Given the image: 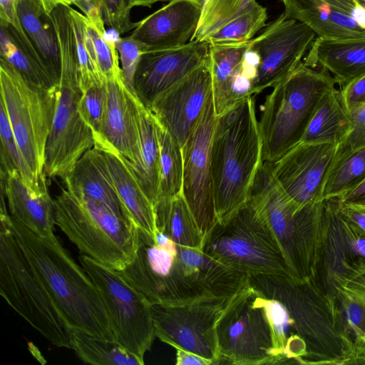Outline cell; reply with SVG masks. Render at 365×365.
<instances>
[{"instance_id":"1f68e13d","label":"cell","mask_w":365,"mask_h":365,"mask_svg":"<svg viewBox=\"0 0 365 365\" xmlns=\"http://www.w3.org/2000/svg\"><path fill=\"white\" fill-rule=\"evenodd\" d=\"M157 230L176 244L202 250L204 235L182 193L154 205Z\"/></svg>"},{"instance_id":"7a4b0ae2","label":"cell","mask_w":365,"mask_h":365,"mask_svg":"<svg viewBox=\"0 0 365 365\" xmlns=\"http://www.w3.org/2000/svg\"><path fill=\"white\" fill-rule=\"evenodd\" d=\"M118 272L151 304L162 305L230 297L248 284L250 276L158 230L153 236L140 230L133 260Z\"/></svg>"},{"instance_id":"83f0119b","label":"cell","mask_w":365,"mask_h":365,"mask_svg":"<svg viewBox=\"0 0 365 365\" xmlns=\"http://www.w3.org/2000/svg\"><path fill=\"white\" fill-rule=\"evenodd\" d=\"M110 171L118 196L139 230L155 235V207L139 185L125 158L108 148H100Z\"/></svg>"},{"instance_id":"bcb514c9","label":"cell","mask_w":365,"mask_h":365,"mask_svg":"<svg viewBox=\"0 0 365 365\" xmlns=\"http://www.w3.org/2000/svg\"><path fill=\"white\" fill-rule=\"evenodd\" d=\"M339 91L342 102L349 113L365 104V74L342 86Z\"/></svg>"},{"instance_id":"4fadbf2b","label":"cell","mask_w":365,"mask_h":365,"mask_svg":"<svg viewBox=\"0 0 365 365\" xmlns=\"http://www.w3.org/2000/svg\"><path fill=\"white\" fill-rule=\"evenodd\" d=\"M365 275V231L341 212L336 198L323 200L314 282L329 297Z\"/></svg>"},{"instance_id":"8d00e7d4","label":"cell","mask_w":365,"mask_h":365,"mask_svg":"<svg viewBox=\"0 0 365 365\" xmlns=\"http://www.w3.org/2000/svg\"><path fill=\"white\" fill-rule=\"evenodd\" d=\"M334 298L344 331L354 343L365 334V275L345 284Z\"/></svg>"},{"instance_id":"5bb4252c","label":"cell","mask_w":365,"mask_h":365,"mask_svg":"<svg viewBox=\"0 0 365 365\" xmlns=\"http://www.w3.org/2000/svg\"><path fill=\"white\" fill-rule=\"evenodd\" d=\"M233 296L205 297L177 305L152 304L155 336L175 349L217 364V323Z\"/></svg>"},{"instance_id":"52a82bcc","label":"cell","mask_w":365,"mask_h":365,"mask_svg":"<svg viewBox=\"0 0 365 365\" xmlns=\"http://www.w3.org/2000/svg\"><path fill=\"white\" fill-rule=\"evenodd\" d=\"M336 84L326 69L301 62L272 87L259 120L262 161L274 163L302 141L319 103Z\"/></svg>"},{"instance_id":"7c38bea8","label":"cell","mask_w":365,"mask_h":365,"mask_svg":"<svg viewBox=\"0 0 365 365\" xmlns=\"http://www.w3.org/2000/svg\"><path fill=\"white\" fill-rule=\"evenodd\" d=\"M79 261L103 297L115 341L144 360L156 337L152 304L118 270L86 255Z\"/></svg>"},{"instance_id":"7bdbcfd3","label":"cell","mask_w":365,"mask_h":365,"mask_svg":"<svg viewBox=\"0 0 365 365\" xmlns=\"http://www.w3.org/2000/svg\"><path fill=\"white\" fill-rule=\"evenodd\" d=\"M106 102L104 85L93 86L82 93L78 102V110L85 123L93 131L94 139L101 133Z\"/></svg>"},{"instance_id":"ac0fdd59","label":"cell","mask_w":365,"mask_h":365,"mask_svg":"<svg viewBox=\"0 0 365 365\" xmlns=\"http://www.w3.org/2000/svg\"><path fill=\"white\" fill-rule=\"evenodd\" d=\"M339 147L330 143L300 142L271 163L272 175L284 194L297 205L320 202Z\"/></svg>"},{"instance_id":"44dd1931","label":"cell","mask_w":365,"mask_h":365,"mask_svg":"<svg viewBox=\"0 0 365 365\" xmlns=\"http://www.w3.org/2000/svg\"><path fill=\"white\" fill-rule=\"evenodd\" d=\"M201 12V0H170L135 22L130 35L144 47V51L178 48L190 41Z\"/></svg>"},{"instance_id":"3957f363","label":"cell","mask_w":365,"mask_h":365,"mask_svg":"<svg viewBox=\"0 0 365 365\" xmlns=\"http://www.w3.org/2000/svg\"><path fill=\"white\" fill-rule=\"evenodd\" d=\"M4 217L25 257L72 330L115 341L103 297L83 267L56 236H41L14 220L5 205Z\"/></svg>"},{"instance_id":"5b68a950","label":"cell","mask_w":365,"mask_h":365,"mask_svg":"<svg viewBox=\"0 0 365 365\" xmlns=\"http://www.w3.org/2000/svg\"><path fill=\"white\" fill-rule=\"evenodd\" d=\"M53 204L56 225L83 255L118 271L133 260L139 228L130 216L66 187Z\"/></svg>"},{"instance_id":"2e32d148","label":"cell","mask_w":365,"mask_h":365,"mask_svg":"<svg viewBox=\"0 0 365 365\" xmlns=\"http://www.w3.org/2000/svg\"><path fill=\"white\" fill-rule=\"evenodd\" d=\"M216 117L212 93L200 120L182 148V195L204 237L218 222L210 157Z\"/></svg>"},{"instance_id":"ee69618b","label":"cell","mask_w":365,"mask_h":365,"mask_svg":"<svg viewBox=\"0 0 365 365\" xmlns=\"http://www.w3.org/2000/svg\"><path fill=\"white\" fill-rule=\"evenodd\" d=\"M123 79L128 89L135 93V73L144 51V47L130 35L119 37L116 41Z\"/></svg>"},{"instance_id":"4dcf8cb0","label":"cell","mask_w":365,"mask_h":365,"mask_svg":"<svg viewBox=\"0 0 365 365\" xmlns=\"http://www.w3.org/2000/svg\"><path fill=\"white\" fill-rule=\"evenodd\" d=\"M352 129L350 113L336 87L327 92L314 113L301 142L330 143L341 146Z\"/></svg>"},{"instance_id":"ab89813d","label":"cell","mask_w":365,"mask_h":365,"mask_svg":"<svg viewBox=\"0 0 365 365\" xmlns=\"http://www.w3.org/2000/svg\"><path fill=\"white\" fill-rule=\"evenodd\" d=\"M69 9L76 41L78 85L83 93L93 86H102L105 82L91 48L86 30V16L71 6Z\"/></svg>"},{"instance_id":"9a60e30c","label":"cell","mask_w":365,"mask_h":365,"mask_svg":"<svg viewBox=\"0 0 365 365\" xmlns=\"http://www.w3.org/2000/svg\"><path fill=\"white\" fill-rule=\"evenodd\" d=\"M81 95L77 71L61 69L45 153L44 173L50 178H63L95 145L93 131L78 110Z\"/></svg>"},{"instance_id":"9c48e42d","label":"cell","mask_w":365,"mask_h":365,"mask_svg":"<svg viewBox=\"0 0 365 365\" xmlns=\"http://www.w3.org/2000/svg\"><path fill=\"white\" fill-rule=\"evenodd\" d=\"M0 293L9 305L53 345L72 349L71 331L0 217Z\"/></svg>"},{"instance_id":"c3c4849f","label":"cell","mask_w":365,"mask_h":365,"mask_svg":"<svg viewBox=\"0 0 365 365\" xmlns=\"http://www.w3.org/2000/svg\"><path fill=\"white\" fill-rule=\"evenodd\" d=\"M339 208L341 214L347 220H349L351 222L359 227L362 230L365 231L364 205L354 203L339 202Z\"/></svg>"},{"instance_id":"f6af8a7d","label":"cell","mask_w":365,"mask_h":365,"mask_svg":"<svg viewBox=\"0 0 365 365\" xmlns=\"http://www.w3.org/2000/svg\"><path fill=\"white\" fill-rule=\"evenodd\" d=\"M101 10L105 25L115 30L119 35L134 29L135 23L130 18V11L125 0H100Z\"/></svg>"},{"instance_id":"b9f144b4","label":"cell","mask_w":365,"mask_h":365,"mask_svg":"<svg viewBox=\"0 0 365 365\" xmlns=\"http://www.w3.org/2000/svg\"><path fill=\"white\" fill-rule=\"evenodd\" d=\"M202 12L192 41H205L207 36L241 11L254 0H201Z\"/></svg>"},{"instance_id":"f5cc1de1","label":"cell","mask_w":365,"mask_h":365,"mask_svg":"<svg viewBox=\"0 0 365 365\" xmlns=\"http://www.w3.org/2000/svg\"><path fill=\"white\" fill-rule=\"evenodd\" d=\"M48 15L58 5H73L72 0H36Z\"/></svg>"},{"instance_id":"ffe728a7","label":"cell","mask_w":365,"mask_h":365,"mask_svg":"<svg viewBox=\"0 0 365 365\" xmlns=\"http://www.w3.org/2000/svg\"><path fill=\"white\" fill-rule=\"evenodd\" d=\"M212 93L209 61L168 91L148 108L157 122L182 148Z\"/></svg>"},{"instance_id":"60d3db41","label":"cell","mask_w":365,"mask_h":365,"mask_svg":"<svg viewBox=\"0 0 365 365\" xmlns=\"http://www.w3.org/2000/svg\"><path fill=\"white\" fill-rule=\"evenodd\" d=\"M0 36V58L35 85L51 88L58 84L19 46L8 30L2 26Z\"/></svg>"},{"instance_id":"f1b7e54d","label":"cell","mask_w":365,"mask_h":365,"mask_svg":"<svg viewBox=\"0 0 365 365\" xmlns=\"http://www.w3.org/2000/svg\"><path fill=\"white\" fill-rule=\"evenodd\" d=\"M138 153L132 164L125 158L143 190L155 205L158 199L160 180V146L157 122L152 112L140 101L138 103Z\"/></svg>"},{"instance_id":"cb8c5ba5","label":"cell","mask_w":365,"mask_h":365,"mask_svg":"<svg viewBox=\"0 0 365 365\" xmlns=\"http://www.w3.org/2000/svg\"><path fill=\"white\" fill-rule=\"evenodd\" d=\"M249 41L210 44V62L216 115L253 95V83L242 72L244 56Z\"/></svg>"},{"instance_id":"ba28073f","label":"cell","mask_w":365,"mask_h":365,"mask_svg":"<svg viewBox=\"0 0 365 365\" xmlns=\"http://www.w3.org/2000/svg\"><path fill=\"white\" fill-rule=\"evenodd\" d=\"M202 251L249 275L292 277L272 230L249 200L227 220L216 223L205 235Z\"/></svg>"},{"instance_id":"74e56055","label":"cell","mask_w":365,"mask_h":365,"mask_svg":"<svg viewBox=\"0 0 365 365\" xmlns=\"http://www.w3.org/2000/svg\"><path fill=\"white\" fill-rule=\"evenodd\" d=\"M0 172L4 174L17 170L29 188L39 191L46 185V177L38 180L26 164L14 135L4 103L0 101Z\"/></svg>"},{"instance_id":"d6a6232c","label":"cell","mask_w":365,"mask_h":365,"mask_svg":"<svg viewBox=\"0 0 365 365\" xmlns=\"http://www.w3.org/2000/svg\"><path fill=\"white\" fill-rule=\"evenodd\" d=\"M71 345L78 358L93 365H143L140 359L115 341L71 331Z\"/></svg>"},{"instance_id":"f546056e","label":"cell","mask_w":365,"mask_h":365,"mask_svg":"<svg viewBox=\"0 0 365 365\" xmlns=\"http://www.w3.org/2000/svg\"><path fill=\"white\" fill-rule=\"evenodd\" d=\"M17 14L23 29L39 55L46 70L58 83L61 59L50 15L36 0H17Z\"/></svg>"},{"instance_id":"7402d4cb","label":"cell","mask_w":365,"mask_h":365,"mask_svg":"<svg viewBox=\"0 0 365 365\" xmlns=\"http://www.w3.org/2000/svg\"><path fill=\"white\" fill-rule=\"evenodd\" d=\"M104 86L106 108L101 133L95 145L113 149L134 164L138 153L140 101L128 89L123 79L106 81Z\"/></svg>"},{"instance_id":"e0dca14e","label":"cell","mask_w":365,"mask_h":365,"mask_svg":"<svg viewBox=\"0 0 365 365\" xmlns=\"http://www.w3.org/2000/svg\"><path fill=\"white\" fill-rule=\"evenodd\" d=\"M315 36L307 25L282 13L251 39L248 46L259 58L253 94L274 87L294 71L311 48Z\"/></svg>"},{"instance_id":"484cf974","label":"cell","mask_w":365,"mask_h":365,"mask_svg":"<svg viewBox=\"0 0 365 365\" xmlns=\"http://www.w3.org/2000/svg\"><path fill=\"white\" fill-rule=\"evenodd\" d=\"M63 180L70 192L101 201L130 216L118 196L103 151L97 145L84 153Z\"/></svg>"},{"instance_id":"30bf717a","label":"cell","mask_w":365,"mask_h":365,"mask_svg":"<svg viewBox=\"0 0 365 365\" xmlns=\"http://www.w3.org/2000/svg\"><path fill=\"white\" fill-rule=\"evenodd\" d=\"M57 85L51 88L35 85L0 58V101L5 106L21 153L39 181L46 176V147L54 114Z\"/></svg>"},{"instance_id":"603a6c76","label":"cell","mask_w":365,"mask_h":365,"mask_svg":"<svg viewBox=\"0 0 365 365\" xmlns=\"http://www.w3.org/2000/svg\"><path fill=\"white\" fill-rule=\"evenodd\" d=\"M284 14L307 25L319 37L334 41L365 39L354 20V0H280Z\"/></svg>"},{"instance_id":"f907efd6","label":"cell","mask_w":365,"mask_h":365,"mask_svg":"<svg viewBox=\"0 0 365 365\" xmlns=\"http://www.w3.org/2000/svg\"><path fill=\"white\" fill-rule=\"evenodd\" d=\"M177 365H210L212 362L194 353L176 349Z\"/></svg>"},{"instance_id":"816d5d0a","label":"cell","mask_w":365,"mask_h":365,"mask_svg":"<svg viewBox=\"0 0 365 365\" xmlns=\"http://www.w3.org/2000/svg\"><path fill=\"white\" fill-rule=\"evenodd\" d=\"M72 1L73 5H76L86 16L96 9H101L100 0H72Z\"/></svg>"},{"instance_id":"d4e9b609","label":"cell","mask_w":365,"mask_h":365,"mask_svg":"<svg viewBox=\"0 0 365 365\" xmlns=\"http://www.w3.org/2000/svg\"><path fill=\"white\" fill-rule=\"evenodd\" d=\"M0 188L5 197L10 215L36 234L46 237L55 236L53 200L47 184L36 191L25 185L17 170L0 172Z\"/></svg>"},{"instance_id":"8992f818","label":"cell","mask_w":365,"mask_h":365,"mask_svg":"<svg viewBox=\"0 0 365 365\" xmlns=\"http://www.w3.org/2000/svg\"><path fill=\"white\" fill-rule=\"evenodd\" d=\"M272 230L292 277L314 282L319 245L322 202L299 206L275 180L271 163L262 161L248 200Z\"/></svg>"},{"instance_id":"8fae6325","label":"cell","mask_w":365,"mask_h":365,"mask_svg":"<svg viewBox=\"0 0 365 365\" xmlns=\"http://www.w3.org/2000/svg\"><path fill=\"white\" fill-rule=\"evenodd\" d=\"M217 364H276L278 351L264 297L249 283L237 292L217 323Z\"/></svg>"},{"instance_id":"836d02e7","label":"cell","mask_w":365,"mask_h":365,"mask_svg":"<svg viewBox=\"0 0 365 365\" xmlns=\"http://www.w3.org/2000/svg\"><path fill=\"white\" fill-rule=\"evenodd\" d=\"M365 179V145L355 148H342L328 173L323 200L338 198Z\"/></svg>"},{"instance_id":"7dc6e473","label":"cell","mask_w":365,"mask_h":365,"mask_svg":"<svg viewBox=\"0 0 365 365\" xmlns=\"http://www.w3.org/2000/svg\"><path fill=\"white\" fill-rule=\"evenodd\" d=\"M352 129L344 144L340 148H355L365 145V104L349 112Z\"/></svg>"},{"instance_id":"4316f807","label":"cell","mask_w":365,"mask_h":365,"mask_svg":"<svg viewBox=\"0 0 365 365\" xmlns=\"http://www.w3.org/2000/svg\"><path fill=\"white\" fill-rule=\"evenodd\" d=\"M303 63L326 69L342 87L365 74V39L334 41L318 36Z\"/></svg>"},{"instance_id":"681fc988","label":"cell","mask_w":365,"mask_h":365,"mask_svg":"<svg viewBox=\"0 0 365 365\" xmlns=\"http://www.w3.org/2000/svg\"><path fill=\"white\" fill-rule=\"evenodd\" d=\"M337 200L341 203H354L365 206V179Z\"/></svg>"},{"instance_id":"d6986e66","label":"cell","mask_w":365,"mask_h":365,"mask_svg":"<svg viewBox=\"0 0 365 365\" xmlns=\"http://www.w3.org/2000/svg\"><path fill=\"white\" fill-rule=\"evenodd\" d=\"M210 46L207 41H192L175 48L145 51L134 77L137 98L148 108L157 96L207 63Z\"/></svg>"},{"instance_id":"f35d334b","label":"cell","mask_w":365,"mask_h":365,"mask_svg":"<svg viewBox=\"0 0 365 365\" xmlns=\"http://www.w3.org/2000/svg\"><path fill=\"white\" fill-rule=\"evenodd\" d=\"M86 28L94 52L96 63L104 82L123 79L119 55L115 44L118 38L110 40L107 37L102 15L93 18L86 16Z\"/></svg>"},{"instance_id":"db71d44e","label":"cell","mask_w":365,"mask_h":365,"mask_svg":"<svg viewBox=\"0 0 365 365\" xmlns=\"http://www.w3.org/2000/svg\"><path fill=\"white\" fill-rule=\"evenodd\" d=\"M170 0H125L128 7L132 9L135 6L151 7V6L159 1H166Z\"/></svg>"},{"instance_id":"d590c367","label":"cell","mask_w":365,"mask_h":365,"mask_svg":"<svg viewBox=\"0 0 365 365\" xmlns=\"http://www.w3.org/2000/svg\"><path fill=\"white\" fill-rule=\"evenodd\" d=\"M267 9L256 0L211 32L205 38L210 44L247 42L266 26Z\"/></svg>"},{"instance_id":"277c9868","label":"cell","mask_w":365,"mask_h":365,"mask_svg":"<svg viewBox=\"0 0 365 365\" xmlns=\"http://www.w3.org/2000/svg\"><path fill=\"white\" fill-rule=\"evenodd\" d=\"M210 157L215 210L221 222L247 202L262 163V141L252 96L217 115Z\"/></svg>"},{"instance_id":"6da1fadb","label":"cell","mask_w":365,"mask_h":365,"mask_svg":"<svg viewBox=\"0 0 365 365\" xmlns=\"http://www.w3.org/2000/svg\"><path fill=\"white\" fill-rule=\"evenodd\" d=\"M248 283L264 297L277 364L349 363L353 341L345 334L334 298L312 281L282 274H250Z\"/></svg>"},{"instance_id":"e575fe53","label":"cell","mask_w":365,"mask_h":365,"mask_svg":"<svg viewBox=\"0 0 365 365\" xmlns=\"http://www.w3.org/2000/svg\"><path fill=\"white\" fill-rule=\"evenodd\" d=\"M157 132L160 146L158 201L182 193L183 157L182 147L158 122Z\"/></svg>"}]
</instances>
